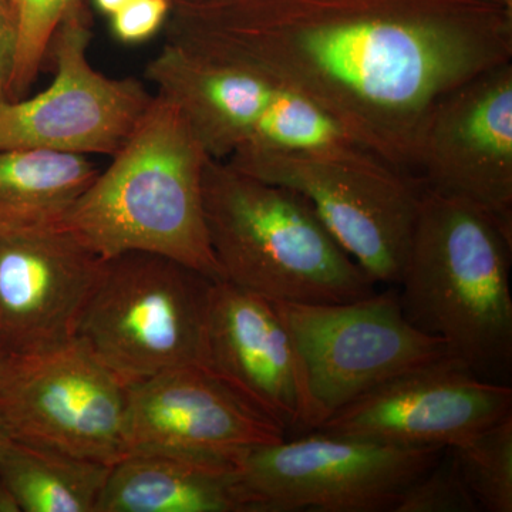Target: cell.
<instances>
[{"label": "cell", "instance_id": "cell-1", "mask_svg": "<svg viewBox=\"0 0 512 512\" xmlns=\"http://www.w3.org/2000/svg\"><path fill=\"white\" fill-rule=\"evenodd\" d=\"M165 23L168 37L308 97L409 173L431 107L512 59L510 12L481 0H200L173 5Z\"/></svg>", "mask_w": 512, "mask_h": 512}, {"label": "cell", "instance_id": "cell-2", "mask_svg": "<svg viewBox=\"0 0 512 512\" xmlns=\"http://www.w3.org/2000/svg\"><path fill=\"white\" fill-rule=\"evenodd\" d=\"M511 245L477 205L424 188L397 285L407 320L491 382L503 383L512 363Z\"/></svg>", "mask_w": 512, "mask_h": 512}, {"label": "cell", "instance_id": "cell-3", "mask_svg": "<svg viewBox=\"0 0 512 512\" xmlns=\"http://www.w3.org/2000/svg\"><path fill=\"white\" fill-rule=\"evenodd\" d=\"M208 160L180 110L156 94L62 222L101 258L153 252L222 281L202 205Z\"/></svg>", "mask_w": 512, "mask_h": 512}, {"label": "cell", "instance_id": "cell-4", "mask_svg": "<svg viewBox=\"0 0 512 512\" xmlns=\"http://www.w3.org/2000/svg\"><path fill=\"white\" fill-rule=\"evenodd\" d=\"M202 205L222 281L269 302L342 303L376 284L298 192L210 158Z\"/></svg>", "mask_w": 512, "mask_h": 512}, {"label": "cell", "instance_id": "cell-5", "mask_svg": "<svg viewBox=\"0 0 512 512\" xmlns=\"http://www.w3.org/2000/svg\"><path fill=\"white\" fill-rule=\"evenodd\" d=\"M215 282L153 252L113 256L74 339L127 386L178 367L205 369Z\"/></svg>", "mask_w": 512, "mask_h": 512}, {"label": "cell", "instance_id": "cell-6", "mask_svg": "<svg viewBox=\"0 0 512 512\" xmlns=\"http://www.w3.org/2000/svg\"><path fill=\"white\" fill-rule=\"evenodd\" d=\"M147 79L183 114L214 160L258 151L339 146L345 134L326 111L274 77L168 37Z\"/></svg>", "mask_w": 512, "mask_h": 512}, {"label": "cell", "instance_id": "cell-7", "mask_svg": "<svg viewBox=\"0 0 512 512\" xmlns=\"http://www.w3.org/2000/svg\"><path fill=\"white\" fill-rule=\"evenodd\" d=\"M225 161L301 194L376 285H399L424 191L416 175L359 144L241 153Z\"/></svg>", "mask_w": 512, "mask_h": 512}, {"label": "cell", "instance_id": "cell-8", "mask_svg": "<svg viewBox=\"0 0 512 512\" xmlns=\"http://www.w3.org/2000/svg\"><path fill=\"white\" fill-rule=\"evenodd\" d=\"M444 450L309 431L247 448L235 464L247 512H392Z\"/></svg>", "mask_w": 512, "mask_h": 512}, {"label": "cell", "instance_id": "cell-9", "mask_svg": "<svg viewBox=\"0 0 512 512\" xmlns=\"http://www.w3.org/2000/svg\"><path fill=\"white\" fill-rule=\"evenodd\" d=\"M127 384L77 339L12 353L0 376L10 437L113 466L127 453Z\"/></svg>", "mask_w": 512, "mask_h": 512}, {"label": "cell", "instance_id": "cell-10", "mask_svg": "<svg viewBox=\"0 0 512 512\" xmlns=\"http://www.w3.org/2000/svg\"><path fill=\"white\" fill-rule=\"evenodd\" d=\"M272 305L305 360L326 419L379 384L448 357L439 336L407 320L396 289L352 302Z\"/></svg>", "mask_w": 512, "mask_h": 512}, {"label": "cell", "instance_id": "cell-11", "mask_svg": "<svg viewBox=\"0 0 512 512\" xmlns=\"http://www.w3.org/2000/svg\"><path fill=\"white\" fill-rule=\"evenodd\" d=\"M90 16L80 3L57 28L55 79L29 99L0 100V151L43 148L113 156L154 96L136 79H111L89 62Z\"/></svg>", "mask_w": 512, "mask_h": 512}, {"label": "cell", "instance_id": "cell-12", "mask_svg": "<svg viewBox=\"0 0 512 512\" xmlns=\"http://www.w3.org/2000/svg\"><path fill=\"white\" fill-rule=\"evenodd\" d=\"M477 205L512 237V63L454 87L421 123L412 173Z\"/></svg>", "mask_w": 512, "mask_h": 512}, {"label": "cell", "instance_id": "cell-13", "mask_svg": "<svg viewBox=\"0 0 512 512\" xmlns=\"http://www.w3.org/2000/svg\"><path fill=\"white\" fill-rule=\"evenodd\" d=\"M512 389L444 359L387 380L315 431L400 447L451 448L510 416Z\"/></svg>", "mask_w": 512, "mask_h": 512}, {"label": "cell", "instance_id": "cell-14", "mask_svg": "<svg viewBox=\"0 0 512 512\" xmlns=\"http://www.w3.org/2000/svg\"><path fill=\"white\" fill-rule=\"evenodd\" d=\"M205 370L284 433L315 431L326 420L305 360L272 302L215 282Z\"/></svg>", "mask_w": 512, "mask_h": 512}, {"label": "cell", "instance_id": "cell-15", "mask_svg": "<svg viewBox=\"0 0 512 512\" xmlns=\"http://www.w3.org/2000/svg\"><path fill=\"white\" fill-rule=\"evenodd\" d=\"M106 259L63 222L0 231V342L37 353L72 342Z\"/></svg>", "mask_w": 512, "mask_h": 512}, {"label": "cell", "instance_id": "cell-16", "mask_svg": "<svg viewBox=\"0 0 512 512\" xmlns=\"http://www.w3.org/2000/svg\"><path fill=\"white\" fill-rule=\"evenodd\" d=\"M127 403V453L161 450L237 458L247 448L286 439L276 424L200 366L178 367L130 384Z\"/></svg>", "mask_w": 512, "mask_h": 512}, {"label": "cell", "instance_id": "cell-17", "mask_svg": "<svg viewBox=\"0 0 512 512\" xmlns=\"http://www.w3.org/2000/svg\"><path fill=\"white\" fill-rule=\"evenodd\" d=\"M235 460L130 451L111 466L96 512H247Z\"/></svg>", "mask_w": 512, "mask_h": 512}, {"label": "cell", "instance_id": "cell-18", "mask_svg": "<svg viewBox=\"0 0 512 512\" xmlns=\"http://www.w3.org/2000/svg\"><path fill=\"white\" fill-rule=\"evenodd\" d=\"M99 173L83 154L0 151V231L62 222Z\"/></svg>", "mask_w": 512, "mask_h": 512}, {"label": "cell", "instance_id": "cell-19", "mask_svg": "<svg viewBox=\"0 0 512 512\" xmlns=\"http://www.w3.org/2000/svg\"><path fill=\"white\" fill-rule=\"evenodd\" d=\"M111 466L10 437L0 480L20 512H96Z\"/></svg>", "mask_w": 512, "mask_h": 512}, {"label": "cell", "instance_id": "cell-20", "mask_svg": "<svg viewBox=\"0 0 512 512\" xmlns=\"http://www.w3.org/2000/svg\"><path fill=\"white\" fill-rule=\"evenodd\" d=\"M451 450L480 511L511 512V414Z\"/></svg>", "mask_w": 512, "mask_h": 512}, {"label": "cell", "instance_id": "cell-21", "mask_svg": "<svg viewBox=\"0 0 512 512\" xmlns=\"http://www.w3.org/2000/svg\"><path fill=\"white\" fill-rule=\"evenodd\" d=\"M84 0H9L15 22V53L6 100L23 99L49 56L62 20Z\"/></svg>", "mask_w": 512, "mask_h": 512}, {"label": "cell", "instance_id": "cell-22", "mask_svg": "<svg viewBox=\"0 0 512 512\" xmlns=\"http://www.w3.org/2000/svg\"><path fill=\"white\" fill-rule=\"evenodd\" d=\"M476 511L480 507L451 448H446L430 470L404 488L392 508V512Z\"/></svg>", "mask_w": 512, "mask_h": 512}, {"label": "cell", "instance_id": "cell-23", "mask_svg": "<svg viewBox=\"0 0 512 512\" xmlns=\"http://www.w3.org/2000/svg\"><path fill=\"white\" fill-rule=\"evenodd\" d=\"M171 0H131L111 18V30L123 43H141L156 35L170 16Z\"/></svg>", "mask_w": 512, "mask_h": 512}, {"label": "cell", "instance_id": "cell-24", "mask_svg": "<svg viewBox=\"0 0 512 512\" xmlns=\"http://www.w3.org/2000/svg\"><path fill=\"white\" fill-rule=\"evenodd\" d=\"M15 53V22L9 0H0V100H6Z\"/></svg>", "mask_w": 512, "mask_h": 512}, {"label": "cell", "instance_id": "cell-25", "mask_svg": "<svg viewBox=\"0 0 512 512\" xmlns=\"http://www.w3.org/2000/svg\"><path fill=\"white\" fill-rule=\"evenodd\" d=\"M0 512H20L18 501L2 480H0Z\"/></svg>", "mask_w": 512, "mask_h": 512}, {"label": "cell", "instance_id": "cell-26", "mask_svg": "<svg viewBox=\"0 0 512 512\" xmlns=\"http://www.w3.org/2000/svg\"><path fill=\"white\" fill-rule=\"evenodd\" d=\"M97 9L104 15L113 16L114 13L119 12L124 6L128 5L131 0H94Z\"/></svg>", "mask_w": 512, "mask_h": 512}, {"label": "cell", "instance_id": "cell-27", "mask_svg": "<svg viewBox=\"0 0 512 512\" xmlns=\"http://www.w3.org/2000/svg\"><path fill=\"white\" fill-rule=\"evenodd\" d=\"M10 355H12V353L0 342V376H2L3 370H5L6 365H8Z\"/></svg>", "mask_w": 512, "mask_h": 512}, {"label": "cell", "instance_id": "cell-28", "mask_svg": "<svg viewBox=\"0 0 512 512\" xmlns=\"http://www.w3.org/2000/svg\"><path fill=\"white\" fill-rule=\"evenodd\" d=\"M10 439V434L8 429H6L5 423H3L2 417H0V454H2L3 447L8 443Z\"/></svg>", "mask_w": 512, "mask_h": 512}, {"label": "cell", "instance_id": "cell-29", "mask_svg": "<svg viewBox=\"0 0 512 512\" xmlns=\"http://www.w3.org/2000/svg\"><path fill=\"white\" fill-rule=\"evenodd\" d=\"M481 2L493 3V5L503 6V8L510 6V0H481Z\"/></svg>", "mask_w": 512, "mask_h": 512}, {"label": "cell", "instance_id": "cell-30", "mask_svg": "<svg viewBox=\"0 0 512 512\" xmlns=\"http://www.w3.org/2000/svg\"><path fill=\"white\" fill-rule=\"evenodd\" d=\"M191 2H200V0H171L173 5H180V3H191Z\"/></svg>", "mask_w": 512, "mask_h": 512}]
</instances>
